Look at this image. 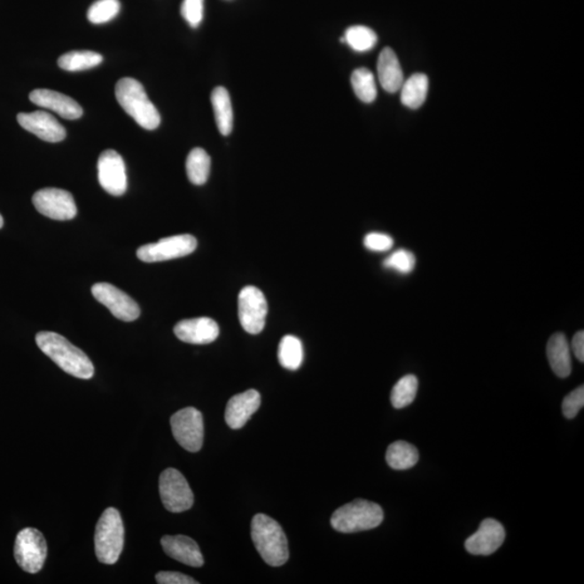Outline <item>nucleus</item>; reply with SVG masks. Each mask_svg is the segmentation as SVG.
Listing matches in <instances>:
<instances>
[{"mask_svg":"<svg viewBox=\"0 0 584 584\" xmlns=\"http://www.w3.org/2000/svg\"><path fill=\"white\" fill-rule=\"evenodd\" d=\"M204 3L205 0H183L181 4V16L192 28H198L203 22Z\"/></svg>","mask_w":584,"mask_h":584,"instance_id":"nucleus-33","label":"nucleus"},{"mask_svg":"<svg viewBox=\"0 0 584 584\" xmlns=\"http://www.w3.org/2000/svg\"><path fill=\"white\" fill-rule=\"evenodd\" d=\"M102 62L100 53L82 51L66 53L58 58V65L67 72H81L100 66Z\"/></svg>","mask_w":584,"mask_h":584,"instance_id":"nucleus-26","label":"nucleus"},{"mask_svg":"<svg viewBox=\"0 0 584 584\" xmlns=\"http://www.w3.org/2000/svg\"><path fill=\"white\" fill-rule=\"evenodd\" d=\"M120 0H97L88 9L87 18L93 24H105L119 16Z\"/></svg>","mask_w":584,"mask_h":584,"instance_id":"nucleus-31","label":"nucleus"},{"mask_svg":"<svg viewBox=\"0 0 584 584\" xmlns=\"http://www.w3.org/2000/svg\"><path fill=\"white\" fill-rule=\"evenodd\" d=\"M378 77L382 88L386 92L395 93L401 90L404 82V73H402L399 58L390 47H385L378 58Z\"/></svg>","mask_w":584,"mask_h":584,"instance_id":"nucleus-20","label":"nucleus"},{"mask_svg":"<svg viewBox=\"0 0 584 584\" xmlns=\"http://www.w3.org/2000/svg\"><path fill=\"white\" fill-rule=\"evenodd\" d=\"M93 297L105 306L113 315L124 322H134L140 316V308L134 299L109 283H97L91 289Z\"/></svg>","mask_w":584,"mask_h":584,"instance_id":"nucleus-12","label":"nucleus"},{"mask_svg":"<svg viewBox=\"0 0 584 584\" xmlns=\"http://www.w3.org/2000/svg\"><path fill=\"white\" fill-rule=\"evenodd\" d=\"M351 83L356 97L362 102L372 103L377 97V85L374 74L366 67L357 68L352 74Z\"/></svg>","mask_w":584,"mask_h":584,"instance_id":"nucleus-28","label":"nucleus"},{"mask_svg":"<svg viewBox=\"0 0 584 584\" xmlns=\"http://www.w3.org/2000/svg\"><path fill=\"white\" fill-rule=\"evenodd\" d=\"M160 542L167 556L175 561L191 567L204 565L203 554L193 539L178 534V536H164Z\"/></svg>","mask_w":584,"mask_h":584,"instance_id":"nucleus-19","label":"nucleus"},{"mask_svg":"<svg viewBox=\"0 0 584 584\" xmlns=\"http://www.w3.org/2000/svg\"><path fill=\"white\" fill-rule=\"evenodd\" d=\"M156 581L160 584H199L192 577L175 572H160L156 575Z\"/></svg>","mask_w":584,"mask_h":584,"instance_id":"nucleus-36","label":"nucleus"},{"mask_svg":"<svg viewBox=\"0 0 584 584\" xmlns=\"http://www.w3.org/2000/svg\"><path fill=\"white\" fill-rule=\"evenodd\" d=\"M171 430L181 448L198 453L204 444L203 414L194 407H186L171 417Z\"/></svg>","mask_w":584,"mask_h":584,"instance_id":"nucleus-7","label":"nucleus"},{"mask_svg":"<svg viewBox=\"0 0 584 584\" xmlns=\"http://www.w3.org/2000/svg\"><path fill=\"white\" fill-rule=\"evenodd\" d=\"M4 227V219L2 217V214H0V229Z\"/></svg>","mask_w":584,"mask_h":584,"instance_id":"nucleus-38","label":"nucleus"},{"mask_svg":"<svg viewBox=\"0 0 584 584\" xmlns=\"http://www.w3.org/2000/svg\"><path fill=\"white\" fill-rule=\"evenodd\" d=\"M252 538L260 556L269 566L278 567L287 563L288 541L276 520L265 514H257L252 522Z\"/></svg>","mask_w":584,"mask_h":584,"instance_id":"nucleus-2","label":"nucleus"},{"mask_svg":"<svg viewBox=\"0 0 584 584\" xmlns=\"http://www.w3.org/2000/svg\"><path fill=\"white\" fill-rule=\"evenodd\" d=\"M210 168L211 159L207 152L200 147L190 152L186 159V174L191 183L195 185H204L209 178Z\"/></svg>","mask_w":584,"mask_h":584,"instance_id":"nucleus-25","label":"nucleus"},{"mask_svg":"<svg viewBox=\"0 0 584 584\" xmlns=\"http://www.w3.org/2000/svg\"><path fill=\"white\" fill-rule=\"evenodd\" d=\"M36 343L43 353L51 358L66 374L83 380L91 379L95 375V367L90 358L58 333L39 332Z\"/></svg>","mask_w":584,"mask_h":584,"instance_id":"nucleus-1","label":"nucleus"},{"mask_svg":"<svg viewBox=\"0 0 584 584\" xmlns=\"http://www.w3.org/2000/svg\"><path fill=\"white\" fill-rule=\"evenodd\" d=\"M505 530L502 523L494 518H486L472 536L466 539L465 549L472 556L487 557L502 546Z\"/></svg>","mask_w":584,"mask_h":584,"instance_id":"nucleus-14","label":"nucleus"},{"mask_svg":"<svg viewBox=\"0 0 584 584\" xmlns=\"http://www.w3.org/2000/svg\"><path fill=\"white\" fill-rule=\"evenodd\" d=\"M97 179L105 192L113 196H121L127 191V173L125 161L116 151L106 150L97 160Z\"/></svg>","mask_w":584,"mask_h":584,"instance_id":"nucleus-13","label":"nucleus"},{"mask_svg":"<svg viewBox=\"0 0 584 584\" xmlns=\"http://www.w3.org/2000/svg\"><path fill=\"white\" fill-rule=\"evenodd\" d=\"M584 406V386H579L564 399L562 410L567 419H573Z\"/></svg>","mask_w":584,"mask_h":584,"instance_id":"nucleus-34","label":"nucleus"},{"mask_svg":"<svg viewBox=\"0 0 584 584\" xmlns=\"http://www.w3.org/2000/svg\"><path fill=\"white\" fill-rule=\"evenodd\" d=\"M19 126L46 142L57 144L66 139V130L55 117L47 112L19 113Z\"/></svg>","mask_w":584,"mask_h":584,"instance_id":"nucleus-15","label":"nucleus"},{"mask_svg":"<svg viewBox=\"0 0 584 584\" xmlns=\"http://www.w3.org/2000/svg\"><path fill=\"white\" fill-rule=\"evenodd\" d=\"M174 331L179 340L190 345H209L217 340L220 329L213 318L198 317L181 321Z\"/></svg>","mask_w":584,"mask_h":584,"instance_id":"nucleus-16","label":"nucleus"},{"mask_svg":"<svg viewBox=\"0 0 584 584\" xmlns=\"http://www.w3.org/2000/svg\"><path fill=\"white\" fill-rule=\"evenodd\" d=\"M418 392V379L414 375L402 377L393 387L391 402L396 409H405L414 402Z\"/></svg>","mask_w":584,"mask_h":584,"instance_id":"nucleus-29","label":"nucleus"},{"mask_svg":"<svg viewBox=\"0 0 584 584\" xmlns=\"http://www.w3.org/2000/svg\"><path fill=\"white\" fill-rule=\"evenodd\" d=\"M48 547L45 537L36 528H24L14 543V557L24 572L37 573L46 562Z\"/></svg>","mask_w":584,"mask_h":584,"instance_id":"nucleus-6","label":"nucleus"},{"mask_svg":"<svg viewBox=\"0 0 584 584\" xmlns=\"http://www.w3.org/2000/svg\"><path fill=\"white\" fill-rule=\"evenodd\" d=\"M384 510L379 504L357 499L336 510L331 526L339 533H353L377 528L384 522Z\"/></svg>","mask_w":584,"mask_h":584,"instance_id":"nucleus-4","label":"nucleus"},{"mask_svg":"<svg viewBox=\"0 0 584 584\" xmlns=\"http://www.w3.org/2000/svg\"><path fill=\"white\" fill-rule=\"evenodd\" d=\"M345 43L356 52H367L374 49L378 43L377 34L364 26L348 27L345 33Z\"/></svg>","mask_w":584,"mask_h":584,"instance_id":"nucleus-30","label":"nucleus"},{"mask_svg":"<svg viewBox=\"0 0 584 584\" xmlns=\"http://www.w3.org/2000/svg\"><path fill=\"white\" fill-rule=\"evenodd\" d=\"M33 204L39 214L53 220L68 221L75 218L77 214L75 200L66 190H39L33 196Z\"/></svg>","mask_w":584,"mask_h":584,"instance_id":"nucleus-11","label":"nucleus"},{"mask_svg":"<svg viewBox=\"0 0 584 584\" xmlns=\"http://www.w3.org/2000/svg\"><path fill=\"white\" fill-rule=\"evenodd\" d=\"M278 361L288 370H298L303 362L302 342L294 336H284L278 347Z\"/></svg>","mask_w":584,"mask_h":584,"instance_id":"nucleus-27","label":"nucleus"},{"mask_svg":"<svg viewBox=\"0 0 584 584\" xmlns=\"http://www.w3.org/2000/svg\"><path fill=\"white\" fill-rule=\"evenodd\" d=\"M115 96L127 114L146 130H155L160 125V114L147 97L144 87L134 78H121L116 83Z\"/></svg>","mask_w":584,"mask_h":584,"instance_id":"nucleus-3","label":"nucleus"},{"mask_svg":"<svg viewBox=\"0 0 584 584\" xmlns=\"http://www.w3.org/2000/svg\"><path fill=\"white\" fill-rule=\"evenodd\" d=\"M572 347L576 357L581 362H584V332L578 331L572 339Z\"/></svg>","mask_w":584,"mask_h":584,"instance_id":"nucleus-37","label":"nucleus"},{"mask_svg":"<svg viewBox=\"0 0 584 584\" xmlns=\"http://www.w3.org/2000/svg\"><path fill=\"white\" fill-rule=\"evenodd\" d=\"M429 91V78L424 74L417 73L402 82L401 101L409 109H419L425 102Z\"/></svg>","mask_w":584,"mask_h":584,"instance_id":"nucleus-23","label":"nucleus"},{"mask_svg":"<svg viewBox=\"0 0 584 584\" xmlns=\"http://www.w3.org/2000/svg\"><path fill=\"white\" fill-rule=\"evenodd\" d=\"M29 100L43 109L57 113L62 119L78 120L83 114L82 107L75 100L58 91L35 90L29 93Z\"/></svg>","mask_w":584,"mask_h":584,"instance_id":"nucleus-17","label":"nucleus"},{"mask_svg":"<svg viewBox=\"0 0 584 584\" xmlns=\"http://www.w3.org/2000/svg\"><path fill=\"white\" fill-rule=\"evenodd\" d=\"M394 240L389 235L384 233H370L364 238V245L371 252H387L393 247Z\"/></svg>","mask_w":584,"mask_h":584,"instance_id":"nucleus-35","label":"nucleus"},{"mask_svg":"<svg viewBox=\"0 0 584 584\" xmlns=\"http://www.w3.org/2000/svg\"><path fill=\"white\" fill-rule=\"evenodd\" d=\"M547 354L554 374L559 378H567L572 374L571 346L563 333H556L549 338Z\"/></svg>","mask_w":584,"mask_h":584,"instance_id":"nucleus-21","label":"nucleus"},{"mask_svg":"<svg viewBox=\"0 0 584 584\" xmlns=\"http://www.w3.org/2000/svg\"><path fill=\"white\" fill-rule=\"evenodd\" d=\"M211 105L220 134L229 136L233 131L234 114L230 93L224 87L214 88L211 93Z\"/></svg>","mask_w":584,"mask_h":584,"instance_id":"nucleus-22","label":"nucleus"},{"mask_svg":"<svg viewBox=\"0 0 584 584\" xmlns=\"http://www.w3.org/2000/svg\"><path fill=\"white\" fill-rule=\"evenodd\" d=\"M160 494L169 512L188 511L194 504V494L188 480L178 470L169 468L160 476Z\"/></svg>","mask_w":584,"mask_h":584,"instance_id":"nucleus-8","label":"nucleus"},{"mask_svg":"<svg viewBox=\"0 0 584 584\" xmlns=\"http://www.w3.org/2000/svg\"><path fill=\"white\" fill-rule=\"evenodd\" d=\"M268 315V302L260 289L247 286L238 296V317L240 325L250 335H258L265 326Z\"/></svg>","mask_w":584,"mask_h":584,"instance_id":"nucleus-10","label":"nucleus"},{"mask_svg":"<svg viewBox=\"0 0 584 584\" xmlns=\"http://www.w3.org/2000/svg\"><path fill=\"white\" fill-rule=\"evenodd\" d=\"M384 265L385 269H394L401 274H409L416 267V258L409 250L400 249L386 258Z\"/></svg>","mask_w":584,"mask_h":584,"instance_id":"nucleus-32","label":"nucleus"},{"mask_svg":"<svg viewBox=\"0 0 584 584\" xmlns=\"http://www.w3.org/2000/svg\"><path fill=\"white\" fill-rule=\"evenodd\" d=\"M385 459L393 470H409L418 463L419 453L414 445L397 440L387 448Z\"/></svg>","mask_w":584,"mask_h":584,"instance_id":"nucleus-24","label":"nucleus"},{"mask_svg":"<svg viewBox=\"0 0 584 584\" xmlns=\"http://www.w3.org/2000/svg\"><path fill=\"white\" fill-rule=\"evenodd\" d=\"M261 405V396L256 390H248L232 397L225 409V421L230 429H242Z\"/></svg>","mask_w":584,"mask_h":584,"instance_id":"nucleus-18","label":"nucleus"},{"mask_svg":"<svg viewBox=\"0 0 584 584\" xmlns=\"http://www.w3.org/2000/svg\"><path fill=\"white\" fill-rule=\"evenodd\" d=\"M125 543V528L119 511L106 509L97 524L95 549L97 559L106 565L119 561Z\"/></svg>","mask_w":584,"mask_h":584,"instance_id":"nucleus-5","label":"nucleus"},{"mask_svg":"<svg viewBox=\"0 0 584 584\" xmlns=\"http://www.w3.org/2000/svg\"><path fill=\"white\" fill-rule=\"evenodd\" d=\"M198 248V240L192 235H175L137 249L136 256L146 263L168 261L189 256Z\"/></svg>","mask_w":584,"mask_h":584,"instance_id":"nucleus-9","label":"nucleus"}]
</instances>
